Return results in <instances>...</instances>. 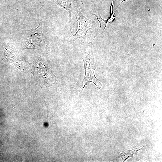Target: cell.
<instances>
[{
  "mask_svg": "<svg viewBox=\"0 0 162 162\" xmlns=\"http://www.w3.org/2000/svg\"><path fill=\"white\" fill-rule=\"evenodd\" d=\"M32 71L36 81V84L41 88L49 87L56 82V76L45 61L41 58L34 60Z\"/></svg>",
  "mask_w": 162,
  "mask_h": 162,
  "instance_id": "6da1fadb",
  "label": "cell"
},
{
  "mask_svg": "<svg viewBox=\"0 0 162 162\" xmlns=\"http://www.w3.org/2000/svg\"><path fill=\"white\" fill-rule=\"evenodd\" d=\"M43 21L40 20L38 26L29 32L24 38V48L39 50L45 53H49L50 49L46 44L42 32Z\"/></svg>",
  "mask_w": 162,
  "mask_h": 162,
  "instance_id": "7a4b0ae2",
  "label": "cell"
},
{
  "mask_svg": "<svg viewBox=\"0 0 162 162\" xmlns=\"http://www.w3.org/2000/svg\"><path fill=\"white\" fill-rule=\"evenodd\" d=\"M78 22V28L76 32L67 39L69 42H74L78 38L85 39L92 32L95 21L87 19L82 13L80 8L74 14Z\"/></svg>",
  "mask_w": 162,
  "mask_h": 162,
  "instance_id": "3957f363",
  "label": "cell"
},
{
  "mask_svg": "<svg viewBox=\"0 0 162 162\" xmlns=\"http://www.w3.org/2000/svg\"><path fill=\"white\" fill-rule=\"evenodd\" d=\"M86 56L82 58L85 74L80 89L82 90L85 86L91 82L94 83L98 89H100L102 84L94 75L96 65L94 62V53L93 50L90 49L86 51Z\"/></svg>",
  "mask_w": 162,
  "mask_h": 162,
  "instance_id": "277c9868",
  "label": "cell"
},
{
  "mask_svg": "<svg viewBox=\"0 0 162 162\" xmlns=\"http://www.w3.org/2000/svg\"><path fill=\"white\" fill-rule=\"evenodd\" d=\"M4 56L3 60L9 64L18 68L20 71L25 70L26 64L28 63L20 53L14 47L3 49Z\"/></svg>",
  "mask_w": 162,
  "mask_h": 162,
  "instance_id": "5b68a950",
  "label": "cell"
},
{
  "mask_svg": "<svg viewBox=\"0 0 162 162\" xmlns=\"http://www.w3.org/2000/svg\"><path fill=\"white\" fill-rule=\"evenodd\" d=\"M56 1L59 6L67 11L69 13V24L72 32L71 26L72 22L71 14L72 13L74 14L80 9V6L83 4L84 2L79 0H56Z\"/></svg>",
  "mask_w": 162,
  "mask_h": 162,
  "instance_id": "8992f818",
  "label": "cell"
},
{
  "mask_svg": "<svg viewBox=\"0 0 162 162\" xmlns=\"http://www.w3.org/2000/svg\"><path fill=\"white\" fill-rule=\"evenodd\" d=\"M93 15H95L96 16L97 19L100 23V27L97 33L95 34L93 40L91 42H90V43L91 44L92 43L93 41L94 40L95 37L98 35V34L99 33H101L102 32H103L106 26L107 21V20H104L103 19L100 14L97 15L93 14Z\"/></svg>",
  "mask_w": 162,
  "mask_h": 162,
  "instance_id": "52a82bcc",
  "label": "cell"
},
{
  "mask_svg": "<svg viewBox=\"0 0 162 162\" xmlns=\"http://www.w3.org/2000/svg\"><path fill=\"white\" fill-rule=\"evenodd\" d=\"M140 150V148L139 149L136 148L135 149H133L129 151L127 150L125 152H123L122 153L121 156L124 158H125L127 159L128 158H129L132 157V156L135 154V153H136L138 151Z\"/></svg>",
  "mask_w": 162,
  "mask_h": 162,
  "instance_id": "ba28073f",
  "label": "cell"
}]
</instances>
